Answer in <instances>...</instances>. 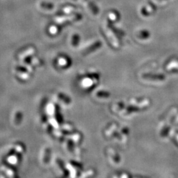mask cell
<instances>
[{"label":"cell","mask_w":178,"mask_h":178,"mask_svg":"<svg viewBox=\"0 0 178 178\" xmlns=\"http://www.w3.org/2000/svg\"><path fill=\"white\" fill-rule=\"evenodd\" d=\"M16 119H15V121H16V123H19V121H21V114H20V113H18V114H17V115H16Z\"/></svg>","instance_id":"6da1fadb"}]
</instances>
